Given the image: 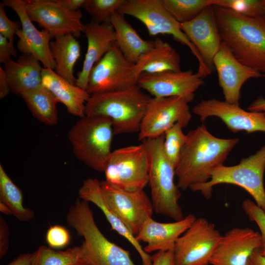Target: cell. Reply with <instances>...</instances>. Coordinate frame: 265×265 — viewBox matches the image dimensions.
Returning a JSON list of instances; mask_svg holds the SVG:
<instances>
[{"instance_id": "cell-1", "label": "cell", "mask_w": 265, "mask_h": 265, "mask_svg": "<svg viewBox=\"0 0 265 265\" xmlns=\"http://www.w3.org/2000/svg\"><path fill=\"white\" fill-rule=\"evenodd\" d=\"M175 168L177 186L183 190L205 183L212 170L221 165L239 141L238 138L225 139L211 134L204 124L190 130Z\"/></svg>"}, {"instance_id": "cell-2", "label": "cell", "mask_w": 265, "mask_h": 265, "mask_svg": "<svg viewBox=\"0 0 265 265\" xmlns=\"http://www.w3.org/2000/svg\"><path fill=\"white\" fill-rule=\"evenodd\" d=\"M213 7L222 42L239 62L265 75V16L251 18Z\"/></svg>"}, {"instance_id": "cell-3", "label": "cell", "mask_w": 265, "mask_h": 265, "mask_svg": "<svg viewBox=\"0 0 265 265\" xmlns=\"http://www.w3.org/2000/svg\"><path fill=\"white\" fill-rule=\"evenodd\" d=\"M151 98L137 84L113 92L92 94L86 103L84 114L109 119L114 135L138 132Z\"/></svg>"}, {"instance_id": "cell-4", "label": "cell", "mask_w": 265, "mask_h": 265, "mask_svg": "<svg viewBox=\"0 0 265 265\" xmlns=\"http://www.w3.org/2000/svg\"><path fill=\"white\" fill-rule=\"evenodd\" d=\"M88 203L77 198L66 218L84 239L80 245L83 262L88 265H135L129 251L109 241L100 230Z\"/></svg>"}, {"instance_id": "cell-5", "label": "cell", "mask_w": 265, "mask_h": 265, "mask_svg": "<svg viewBox=\"0 0 265 265\" xmlns=\"http://www.w3.org/2000/svg\"><path fill=\"white\" fill-rule=\"evenodd\" d=\"M164 135L142 141L149 161L148 184L154 211L175 221L183 219L179 204L180 189L175 184V167L168 160L163 149Z\"/></svg>"}, {"instance_id": "cell-6", "label": "cell", "mask_w": 265, "mask_h": 265, "mask_svg": "<svg viewBox=\"0 0 265 265\" xmlns=\"http://www.w3.org/2000/svg\"><path fill=\"white\" fill-rule=\"evenodd\" d=\"M114 135L109 119L86 115L78 120L68 132L75 156L91 168L103 173L112 152Z\"/></svg>"}, {"instance_id": "cell-7", "label": "cell", "mask_w": 265, "mask_h": 265, "mask_svg": "<svg viewBox=\"0 0 265 265\" xmlns=\"http://www.w3.org/2000/svg\"><path fill=\"white\" fill-rule=\"evenodd\" d=\"M265 145L255 154L242 159L238 164L230 166L223 164L213 168L208 182L193 185L189 188L200 191L208 199L212 195L214 186L221 184L237 185L247 191L265 212Z\"/></svg>"}, {"instance_id": "cell-8", "label": "cell", "mask_w": 265, "mask_h": 265, "mask_svg": "<svg viewBox=\"0 0 265 265\" xmlns=\"http://www.w3.org/2000/svg\"><path fill=\"white\" fill-rule=\"evenodd\" d=\"M125 15L132 16L142 23L149 35L156 36L169 34L183 45H186L196 58L198 62L197 74L204 79L212 73L200 54L176 20L163 6L161 0H125L118 11Z\"/></svg>"}, {"instance_id": "cell-9", "label": "cell", "mask_w": 265, "mask_h": 265, "mask_svg": "<svg viewBox=\"0 0 265 265\" xmlns=\"http://www.w3.org/2000/svg\"><path fill=\"white\" fill-rule=\"evenodd\" d=\"M149 161L141 143L112 151L104 173L108 183L127 191L143 190L148 184Z\"/></svg>"}, {"instance_id": "cell-10", "label": "cell", "mask_w": 265, "mask_h": 265, "mask_svg": "<svg viewBox=\"0 0 265 265\" xmlns=\"http://www.w3.org/2000/svg\"><path fill=\"white\" fill-rule=\"evenodd\" d=\"M222 236L213 223L196 218L176 241L175 265H208Z\"/></svg>"}, {"instance_id": "cell-11", "label": "cell", "mask_w": 265, "mask_h": 265, "mask_svg": "<svg viewBox=\"0 0 265 265\" xmlns=\"http://www.w3.org/2000/svg\"><path fill=\"white\" fill-rule=\"evenodd\" d=\"M134 66L122 54L115 42L111 49L92 69L87 92L90 95L107 93L137 84Z\"/></svg>"}, {"instance_id": "cell-12", "label": "cell", "mask_w": 265, "mask_h": 265, "mask_svg": "<svg viewBox=\"0 0 265 265\" xmlns=\"http://www.w3.org/2000/svg\"><path fill=\"white\" fill-rule=\"evenodd\" d=\"M191 117L188 103L184 98L152 97L142 120L138 138L142 141L157 138L177 123L184 128Z\"/></svg>"}, {"instance_id": "cell-13", "label": "cell", "mask_w": 265, "mask_h": 265, "mask_svg": "<svg viewBox=\"0 0 265 265\" xmlns=\"http://www.w3.org/2000/svg\"><path fill=\"white\" fill-rule=\"evenodd\" d=\"M104 199L109 208L135 237L154 211L151 199L143 190L127 191L107 182H100Z\"/></svg>"}, {"instance_id": "cell-14", "label": "cell", "mask_w": 265, "mask_h": 265, "mask_svg": "<svg viewBox=\"0 0 265 265\" xmlns=\"http://www.w3.org/2000/svg\"><path fill=\"white\" fill-rule=\"evenodd\" d=\"M24 5L30 20L47 30L52 38L67 34L78 37L83 32L80 10L69 11L56 0H24Z\"/></svg>"}, {"instance_id": "cell-15", "label": "cell", "mask_w": 265, "mask_h": 265, "mask_svg": "<svg viewBox=\"0 0 265 265\" xmlns=\"http://www.w3.org/2000/svg\"><path fill=\"white\" fill-rule=\"evenodd\" d=\"M204 84L203 79L191 70L142 73L137 81L139 87L152 97H180L188 103L193 100L195 92Z\"/></svg>"}, {"instance_id": "cell-16", "label": "cell", "mask_w": 265, "mask_h": 265, "mask_svg": "<svg viewBox=\"0 0 265 265\" xmlns=\"http://www.w3.org/2000/svg\"><path fill=\"white\" fill-rule=\"evenodd\" d=\"M192 112L202 122L209 117H217L234 133L245 131L265 132V113L246 111L239 105L215 99L202 100L195 105Z\"/></svg>"}, {"instance_id": "cell-17", "label": "cell", "mask_w": 265, "mask_h": 265, "mask_svg": "<svg viewBox=\"0 0 265 265\" xmlns=\"http://www.w3.org/2000/svg\"><path fill=\"white\" fill-rule=\"evenodd\" d=\"M5 6L12 9L18 16L21 29L16 35L19 37L17 43L18 50L24 54H31L37 58L44 68L54 70L55 64L50 50L49 32L45 29H37L30 20L26 11L24 0H4Z\"/></svg>"}, {"instance_id": "cell-18", "label": "cell", "mask_w": 265, "mask_h": 265, "mask_svg": "<svg viewBox=\"0 0 265 265\" xmlns=\"http://www.w3.org/2000/svg\"><path fill=\"white\" fill-rule=\"evenodd\" d=\"M213 64L225 101L232 105H239L240 89L246 81L263 77L259 72L239 62L223 42L214 56Z\"/></svg>"}, {"instance_id": "cell-19", "label": "cell", "mask_w": 265, "mask_h": 265, "mask_svg": "<svg viewBox=\"0 0 265 265\" xmlns=\"http://www.w3.org/2000/svg\"><path fill=\"white\" fill-rule=\"evenodd\" d=\"M260 233L246 228H234L222 236L210 261L212 265H248L252 253L260 248Z\"/></svg>"}, {"instance_id": "cell-20", "label": "cell", "mask_w": 265, "mask_h": 265, "mask_svg": "<svg viewBox=\"0 0 265 265\" xmlns=\"http://www.w3.org/2000/svg\"><path fill=\"white\" fill-rule=\"evenodd\" d=\"M180 27L212 71L214 56L222 42L213 6H207L191 21L180 24Z\"/></svg>"}, {"instance_id": "cell-21", "label": "cell", "mask_w": 265, "mask_h": 265, "mask_svg": "<svg viewBox=\"0 0 265 265\" xmlns=\"http://www.w3.org/2000/svg\"><path fill=\"white\" fill-rule=\"evenodd\" d=\"M196 218L190 214L180 220L163 223L149 217L144 222L135 238L138 241L145 242L143 249L148 254L174 250L176 241Z\"/></svg>"}, {"instance_id": "cell-22", "label": "cell", "mask_w": 265, "mask_h": 265, "mask_svg": "<svg viewBox=\"0 0 265 265\" xmlns=\"http://www.w3.org/2000/svg\"><path fill=\"white\" fill-rule=\"evenodd\" d=\"M83 33L87 41L82 67L77 74L76 85L87 91L90 73L94 66L112 47L115 33L111 24H96L92 21L84 25Z\"/></svg>"}, {"instance_id": "cell-23", "label": "cell", "mask_w": 265, "mask_h": 265, "mask_svg": "<svg viewBox=\"0 0 265 265\" xmlns=\"http://www.w3.org/2000/svg\"><path fill=\"white\" fill-rule=\"evenodd\" d=\"M79 198L93 203L103 212L113 230L125 238L138 252L142 265H152V257L146 252L135 237L106 204L102 191L100 181L97 179L88 178L83 181L78 192Z\"/></svg>"}, {"instance_id": "cell-24", "label": "cell", "mask_w": 265, "mask_h": 265, "mask_svg": "<svg viewBox=\"0 0 265 265\" xmlns=\"http://www.w3.org/2000/svg\"><path fill=\"white\" fill-rule=\"evenodd\" d=\"M42 78V85L66 106L68 113L80 118L85 116V105L90 97L86 90L71 83L51 69L43 67Z\"/></svg>"}, {"instance_id": "cell-25", "label": "cell", "mask_w": 265, "mask_h": 265, "mask_svg": "<svg viewBox=\"0 0 265 265\" xmlns=\"http://www.w3.org/2000/svg\"><path fill=\"white\" fill-rule=\"evenodd\" d=\"M42 68L40 61L31 54H23L16 61L11 59L5 63L3 69L10 91L21 96L42 86Z\"/></svg>"}, {"instance_id": "cell-26", "label": "cell", "mask_w": 265, "mask_h": 265, "mask_svg": "<svg viewBox=\"0 0 265 265\" xmlns=\"http://www.w3.org/2000/svg\"><path fill=\"white\" fill-rule=\"evenodd\" d=\"M138 80L142 73L155 74L166 71H181V57L167 42L160 39L154 40V46L134 66Z\"/></svg>"}, {"instance_id": "cell-27", "label": "cell", "mask_w": 265, "mask_h": 265, "mask_svg": "<svg viewBox=\"0 0 265 265\" xmlns=\"http://www.w3.org/2000/svg\"><path fill=\"white\" fill-rule=\"evenodd\" d=\"M110 24L115 33V43L124 56L135 64L154 46V40H145L126 20L124 15L117 12L112 16Z\"/></svg>"}, {"instance_id": "cell-28", "label": "cell", "mask_w": 265, "mask_h": 265, "mask_svg": "<svg viewBox=\"0 0 265 265\" xmlns=\"http://www.w3.org/2000/svg\"><path fill=\"white\" fill-rule=\"evenodd\" d=\"M51 53L54 61L55 72L73 84L76 85L74 66L80 55L79 41L72 34L54 38L50 44Z\"/></svg>"}, {"instance_id": "cell-29", "label": "cell", "mask_w": 265, "mask_h": 265, "mask_svg": "<svg viewBox=\"0 0 265 265\" xmlns=\"http://www.w3.org/2000/svg\"><path fill=\"white\" fill-rule=\"evenodd\" d=\"M21 96L35 118L49 126L58 123L57 104L59 102L43 85Z\"/></svg>"}, {"instance_id": "cell-30", "label": "cell", "mask_w": 265, "mask_h": 265, "mask_svg": "<svg viewBox=\"0 0 265 265\" xmlns=\"http://www.w3.org/2000/svg\"><path fill=\"white\" fill-rule=\"evenodd\" d=\"M0 202L10 210L12 215L22 222L31 220L34 212L23 206V195L20 189L8 176L0 164Z\"/></svg>"}, {"instance_id": "cell-31", "label": "cell", "mask_w": 265, "mask_h": 265, "mask_svg": "<svg viewBox=\"0 0 265 265\" xmlns=\"http://www.w3.org/2000/svg\"><path fill=\"white\" fill-rule=\"evenodd\" d=\"M81 262L80 246L56 251L41 245L32 254L31 265H75Z\"/></svg>"}, {"instance_id": "cell-32", "label": "cell", "mask_w": 265, "mask_h": 265, "mask_svg": "<svg viewBox=\"0 0 265 265\" xmlns=\"http://www.w3.org/2000/svg\"><path fill=\"white\" fill-rule=\"evenodd\" d=\"M172 16L180 24L194 19L207 6L209 0H161Z\"/></svg>"}, {"instance_id": "cell-33", "label": "cell", "mask_w": 265, "mask_h": 265, "mask_svg": "<svg viewBox=\"0 0 265 265\" xmlns=\"http://www.w3.org/2000/svg\"><path fill=\"white\" fill-rule=\"evenodd\" d=\"M125 0H86L83 7L98 24H110L113 15L118 12Z\"/></svg>"}, {"instance_id": "cell-34", "label": "cell", "mask_w": 265, "mask_h": 265, "mask_svg": "<svg viewBox=\"0 0 265 265\" xmlns=\"http://www.w3.org/2000/svg\"><path fill=\"white\" fill-rule=\"evenodd\" d=\"M183 126L177 123L168 129L164 134L163 149L165 155L176 167L182 150L188 140L187 134L183 131Z\"/></svg>"}, {"instance_id": "cell-35", "label": "cell", "mask_w": 265, "mask_h": 265, "mask_svg": "<svg viewBox=\"0 0 265 265\" xmlns=\"http://www.w3.org/2000/svg\"><path fill=\"white\" fill-rule=\"evenodd\" d=\"M209 3L249 17L265 16V0H209Z\"/></svg>"}, {"instance_id": "cell-36", "label": "cell", "mask_w": 265, "mask_h": 265, "mask_svg": "<svg viewBox=\"0 0 265 265\" xmlns=\"http://www.w3.org/2000/svg\"><path fill=\"white\" fill-rule=\"evenodd\" d=\"M242 207L249 219L256 222L260 230L262 244L259 250L263 255L265 256V212L249 199L243 201Z\"/></svg>"}, {"instance_id": "cell-37", "label": "cell", "mask_w": 265, "mask_h": 265, "mask_svg": "<svg viewBox=\"0 0 265 265\" xmlns=\"http://www.w3.org/2000/svg\"><path fill=\"white\" fill-rule=\"evenodd\" d=\"M46 240L51 247L61 248L69 243L70 235L65 227L60 225H54L48 229L46 236Z\"/></svg>"}, {"instance_id": "cell-38", "label": "cell", "mask_w": 265, "mask_h": 265, "mask_svg": "<svg viewBox=\"0 0 265 265\" xmlns=\"http://www.w3.org/2000/svg\"><path fill=\"white\" fill-rule=\"evenodd\" d=\"M4 5L0 2V34L13 44L14 36L21 29V24L19 21L10 20L4 10Z\"/></svg>"}, {"instance_id": "cell-39", "label": "cell", "mask_w": 265, "mask_h": 265, "mask_svg": "<svg viewBox=\"0 0 265 265\" xmlns=\"http://www.w3.org/2000/svg\"><path fill=\"white\" fill-rule=\"evenodd\" d=\"M17 56V53L13 44L0 34V62L6 63L11 60V56Z\"/></svg>"}, {"instance_id": "cell-40", "label": "cell", "mask_w": 265, "mask_h": 265, "mask_svg": "<svg viewBox=\"0 0 265 265\" xmlns=\"http://www.w3.org/2000/svg\"><path fill=\"white\" fill-rule=\"evenodd\" d=\"M9 226L3 218L0 216V259L5 256L9 249Z\"/></svg>"}, {"instance_id": "cell-41", "label": "cell", "mask_w": 265, "mask_h": 265, "mask_svg": "<svg viewBox=\"0 0 265 265\" xmlns=\"http://www.w3.org/2000/svg\"><path fill=\"white\" fill-rule=\"evenodd\" d=\"M173 250L157 252L151 256L152 265H175Z\"/></svg>"}, {"instance_id": "cell-42", "label": "cell", "mask_w": 265, "mask_h": 265, "mask_svg": "<svg viewBox=\"0 0 265 265\" xmlns=\"http://www.w3.org/2000/svg\"><path fill=\"white\" fill-rule=\"evenodd\" d=\"M86 0H56V2L66 9L70 11H77L83 7Z\"/></svg>"}, {"instance_id": "cell-43", "label": "cell", "mask_w": 265, "mask_h": 265, "mask_svg": "<svg viewBox=\"0 0 265 265\" xmlns=\"http://www.w3.org/2000/svg\"><path fill=\"white\" fill-rule=\"evenodd\" d=\"M10 91L8 80L3 69L0 66V99L7 96Z\"/></svg>"}, {"instance_id": "cell-44", "label": "cell", "mask_w": 265, "mask_h": 265, "mask_svg": "<svg viewBox=\"0 0 265 265\" xmlns=\"http://www.w3.org/2000/svg\"><path fill=\"white\" fill-rule=\"evenodd\" d=\"M263 77L265 78V75H263ZM247 110L265 113V98L262 96L259 97L249 105Z\"/></svg>"}, {"instance_id": "cell-45", "label": "cell", "mask_w": 265, "mask_h": 265, "mask_svg": "<svg viewBox=\"0 0 265 265\" xmlns=\"http://www.w3.org/2000/svg\"><path fill=\"white\" fill-rule=\"evenodd\" d=\"M32 254L24 253L19 255L7 265H31Z\"/></svg>"}, {"instance_id": "cell-46", "label": "cell", "mask_w": 265, "mask_h": 265, "mask_svg": "<svg viewBox=\"0 0 265 265\" xmlns=\"http://www.w3.org/2000/svg\"><path fill=\"white\" fill-rule=\"evenodd\" d=\"M259 249L252 253L249 259L248 265H265V256L260 253Z\"/></svg>"}, {"instance_id": "cell-47", "label": "cell", "mask_w": 265, "mask_h": 265, "mask_svg": "<svg viewBox=\"0 0 265 265\" xmlns=\"http://www.w3.org/2000/svg\"><path fill=\"white\" fill-rule=\"evenodd\" d=\"M0 211L4 214L9 215H12L9 208L3 203L0 202Z\"/></svg>"}, {"instance_id": "cell-48", "label": "cell", "mask_w": 265, "mask_h": 265, "mask_svg": "<svg viewBox=\"0 0 265 265\" xmlns=\"http://www.w3.org/2000/svg\"><path fill=\"white\" fill-rule=\"evenodd\" d=\"M75 265H88L85 263V262H81Z\"/></svg>"}]
</instances>
